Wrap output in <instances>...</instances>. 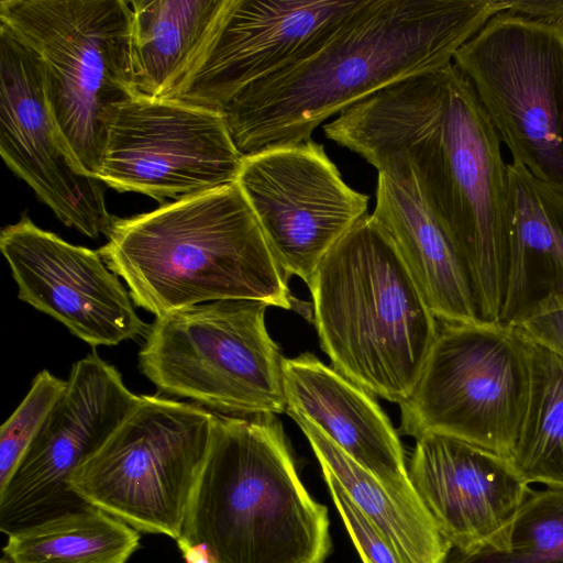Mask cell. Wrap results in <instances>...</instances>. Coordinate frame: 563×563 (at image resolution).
<instances>
[{
	"label": "cell",
	"mask_w": 563,
	"mask_h": 563,
	"mask_svg": "<svg viewBox=\"0 0 563 563\" xmlns=\"http://www.w3.org/2000/svg\"><path fill=\"white\" fill-rule=\"evenodd\" d=\"M139 96L174 99L203 55L227 0H131Z\"/></svg>",
	"instance_id": "21"
},
{
	"label": "cell",
	"mask_w": 563,
	"mask_h": 563,
	"mask_svg": "<svg viewBox=\"0 0 563 563\" xmlns=\"http://www.w3.org/2000/svg\"><path fill=\"white\" fill-rule=\"evenodd\" d=\"M214 418V412L197 404L143 395L111 437L73 473L69 488L137 531L177 540Z\"/></svg>",
	"instance_id": "8"
},
{
	"label": "cell",
	"mask_w": 563,
	"mask_h": 563,
	"mask_svg": "<svg viewBox=\"0 0 563 563\" xmlns=\"http://www.w3.org/2000/svg\"><path fill=\"white\" fill-rule=\"evenodd\" d=\"M0 23L38 56L49 109L82 168L98 178L109 119L139 96L130 2L1 0Z\"/></svg>",
	"instance_id": "6"
},
{
	"label": "cell",
	"mask_w": 563,
	"mask_h": 563,
	"mask_svg": "<svg viewBox=\"0 0 563 563\" xmlns=\"http://www.w3.org/2000/svg\"><path fill=\"white\" fill-rule=\"evenodd\" d=\"M66 382L11 478L0 488V530L4 534L88 505L69 488L68 481L141 397L129 390L120 372L96 352L77 361Z\"/></svg>",
	"instance_id": "13"
},
{
	"label": "cell",
	"mask_w": 563,
	"mask_h": 563,
	"mask_svg": "<svg viewBox=\"0 0 563 563\" xmlns=\"http://www.w3.org/2000/svg\"><path fill=\"white\" fill-rule=\"evenodd\" d=\"M361 0H227L176 100L217 112L244 88L320 47Z\"/></svg>",
	"instance_id": "15"
},
{
	"label": "cell",
	"mask_w": 563,
	"mask_h": 563,
	"mask_svg": "<svg viewBox=\"0 0 563 563\" xmlns=\"http://www.w3.org/2000/svg\"><path fill=\"white\" fill-rule=\"evenodd\" d=\"M505 11L547 24L563 25V0H505Z\"/></svg>",
	"instance_id": "29"
},
{
	"label": "cell",
	"mask_w": 563,
	"mask_h": 563,
	"mask_svg": "<svg viewBox=\"0 0 563 563\" xmlns=\"http://www.w3.org/2000/svg\"><path fill=\"white\" fill-rule=\"evenodd\" d=\"M366 158L401 154L457 251L479 322L499 323L506 298L512 202L500 139L453 63L390 85L323 128Z\"/></svg>",
	"instance_id": "1"
},
{
	"label": "cell",
	"mask_w": 563,
	"mask_h": 563,
	"mask_svg": "<svg viewBox=\"0 0 563 563\" xmlns=\"http://www.w3.org/2000/svg\"><path fill=\"white\" fill-rule=\"evenodd\" d=\"M505 0H361L317 49L239 92L221 111L245 156L310 140L375 92L453 63Z\"/></svg>",
	"instance_id": "2"
},
{
	"label": "cell",
	"mask_w": 563,
	"mask_h": 563,
	"mask_svg": "<svg viewBox=\"0 0 563 563\" xmlns=\"http://www.w3.org/2000/svg\"><path fill=\"white\" fill-rule=\"evenodd\" d=\"M283 379L289 417H303L389 492L421 504L398 432L371 393L309 352L284 357Z\"/></svg>",
	"instance_id": "18"
},
{
	"label": "cell",
	"mask_w": 563,
	"mask_h": 563,
	"mask_svg": "<svg viewBox=\"0 0 563 563\" xmlns=\"http://www.w3.org/2000/svg\"><path fill=\"white\" fill-rule=\"evenodd\" d=\"M0 563H13L7 555L2 554Z\"/></svg>",
	"instance_id": "30"
},
{
	"label": "cell",
	"mask_w": 563,
	"mask_h": 563,
	"mask_svg": "<svg viewBox=\"0 0 563 563\" xmlns=\"http://www.w3.org/2000/svg\"><path fill=\"white\" fill-rule=\"evenodd\" d=\"M410 483L452 550H475L512 519L531 486L509 459L451 437L416 440Z\"/></svg>",
	"instance_id": "17"
},
{
	"label": "cell",
	"mask_w": 563,
	"mask_h": 563,
	"mask_svg": "<svg viewBox=\"0 0 563 563\" xmlns=\"http://www.w3.org/2000/svg\"><path fill=\"white\" fill-rule=\"evenodd\" d=\"M7 536L13 563H126L140 548L137 530L90 505Z\"/></svg>",
	"instance_id": "23"
},
{
	"label": "cell",
	"mask_w": 563,
	"mask_h": 563,
	"mask_svg": "<svg viewBox=\"0 0 563 563\" xmlns=\"http://www.w3.org/2000/svg\"><path fill=\"white\" fill-rule=\"evenodd\" d=\"M378 170L373 218L385 230L439 323L479 322L465 266L399 153L365 158Z\"/></svg>",
	"instance_id": "19"
},
{
	"label": "cell",
	"mask_w": 563,
	"mask_h": 563,
	"mask_svg": "<svg viewBox=\"0 0 563 563\" xmlns=\"http://www.w3.org/2000/svg\"><path fill=\"white\" fill-rule=\"evenodd\" d=\"M512 202L508 285L499 324L563 309V194L507 164Z\"/></svg>",
	"instance_id": "20"
},
{
	"label": "cell",
	"mask_w": 563,
	"mask_h": 563,
	"mask_svg": "<svg viewBox=\"0 0 563 563\" xmlns=\"http://www.w3.org/2000/svg\"><path fill=\"white\" fill-rule=\"evenodd\" d=\"M299 426L321 466L353 504L393 542L407 563H446L452 551L421 504L389 492L319 428L301 416Z\"/></svg>",
	"instance_id": "22"
},
{
	"label": "cell",
	"mask_w": 563,
	"mask_h": 563,
	"mask_svg": "<svg viewBox=\"0 0 563 563\" xmlns=\"http://www.w3.org/2000/svg\"><path fill=\"white\" fill-rule=\"evenodd\" d=\"M527 345L530 390L509 460L529 485L563 488V360L530 342Z\"/></svg>",
	"instance_id": "24"
},
{
	"label": "cell",
	"mask_w": 563,
	"mask_h": 563,
	"mask_svg": "<svg viewBox=\"0 0 563 563\" xmlns=\"http://www.w3.org/2000/svg\"><path fill=\"white\" fill-rule=\"evenodd\" d=\"M512 161L563 194V25L501 11L454 55Z\"/></svg>",
	"instance_id": "10"
},
{
	"label": "cell",
	"mask_w": 563,
	"mask_h": 563,
	"mask_svg": "<svg viewBox=\"0 0 563 563\" xmlns=\"http://www.w3.org/2000/svg\"><path fill=\"white\" fill-rule=\"evenodd\" d=\"M527 342L499 323H439L421 374L399 405V432L451 437L510 459L523 422Z\"/></svg>",
	"instance_id": "9"
},
{
	"label": "cell",
	"mask_w": 563,
	"mask_h": 563,
	"mask_svg": "<svg viewBox=\"0 0 563 563\" xmlns=\"http://www.w3.org/2000/svg\"><path fill=\"white\" fill-rule=\"evenodd\" d=\"M0 153L59 221L90 239L115 217L104 189L81 166L46 99L38 56L0 23Z\"/></svg>",
	"instance_id": "14"
},
{
	"label": "cell",
	"mask_w": 563,
	"mask_h": 563,
	"mask_svg": "<svg viewBox=\"0 0 563 563\" xmlns=\"http://www.w3.org/2000/svg\"><path fill=\"white\" fill-rule=\"evenodd\" d=\"M235 183L285 277L307 286L325 254L367 214L368 196L346 185L311 139L245 155Z\"/></svg>",
	"instance_id": "12"
},
{
	"label": "cell",
	"mask_w": 563,
	"mask_h": 563,
	"mask_svg": "<svg viewBox=\"0 0 563 563\" xmlns=\"http://www.w3.org/2000/svg\"><path fill=\"white\" fill-rule=\"evenodd\" d=\"M321 471L333 504L363 563H407L393 542L353 504L334 477Z\"/></svg>",
	"instance_id": "27"
},
{
	"label": "cell",
	"mask_w": 563,
	"mask_h": 563,
	"mask_svg": "<svg viewBox=\"0 0 563 563\" xmlns=\"http://www.w3.org/2000/svg\"><path fill=\"white\" fill-rule=\"evenodd\" d=\"M267 307L217 300L156 317L139 353L140 368L161 391L219 415L283 413L284 357L266 328Z\"/></svg>",
	"instance_id": "7"
},
{
	"label": "cell",
	"mask_w": 563,
	"mask_h": 563,
	"mask_svg": "<svg viewBox=\"0 0 563 563\" xmlns=\"http://www.w3.org/2000/svg\"><path fill=\"white\" fill-rule=\"evenodd\" d=\"M0 250L19 299L89 345L113 346L146 335L150 325L98 252L66 242L27 216L1 231Z\"/></svg>",
	"instance_id": "16"
},
{
	"label": "cell",
	"mask_w": 563,
	"mask_h": 563,
	"mask_svg": "<svg viewBox=\"0 0 563 563\" xmlns=\"http://www.w3.org/2000/svg\"><path fill=\"white\" fill-rule=\"evenodd\" d=\"M66 386V380L54 376L47 369L41 371L24 399L1 426L0 488L11 478Z\"/></svg>",
	"instance_id": "26"
},
{
	"label": "cell",
	"mask_w": 563,
	"mask_h": 563,
	"mask_svg": "<svg viewBox=\"0 0 563 563\" xmlns=\"http://www.w3.org/2000/svg\"><path fill=\"white\" fill-rule=\"evenodd\" d=\"M106 235L98 253L134 305L156 317L217 300L296 302L236 183L114 218Z\"/></svg>",
	"instance_id": "4"
},
{
	"label": "cell",
	"mask_w": 563,
	"mask_h": 563,
	"mask_svg": "<svg viewBox=\"0 0 563 563\" xmlns=\"http://www.w3.org/2000/svg\"><path fill=\"white\" fill-rule=\"evenodd\" d=\"M243 157L222 113L136 96L109 119L98 179L118 191L179 200L234 184Z\"/></svg>",
	"instance_id": "11"
},
{
	"label": "cell",
	"mask_w": 563,
	"mask_h": 563,
	"mask_svg": "<svg viewBox=\"0 0 563 563\" xmlns=\"http://www.w3.org/2000/svg\"><path fill=\"white\" fill-rule=\"evenodd\" d=\"M328 507L300 479L276 415L216 413L176 543L186 563H325Z\"/></svg>",
	"instance_id": "3"
},
{
	"label": "cell",
	"mask_w": 563,
	"mask_h": 563,
	"mask_svg": "<svg viewBox=\"0 0 563 563\" xmlns=\"http://www.w3.org/2000/svg\"><path fill=\"white\" fill-rule=\"evenodd\" d=\"M446 563H563V488H532L509 523L467 552L452 550Z\"/></svg>",
	"instance_id": "25"
},
{
	"label": "cell",
	"mask_w": 563,
	"mask_h": 563,
	"mask_svg": "<svg viewBox=\"0 0 563 563\" xmlns=\"http://www.w3.org/2000/svg\"><path fill=\"white\" fill-rule=\"evenodd\" d=\"M511 329L525 341L563 360V309L539 313Z\"/></svg>",
	"instance_id": "28"
},
{
	"label": "cell",
	"mask_w": 563,
	"mask_h": 563,
	"mask_svg": "<svg viewBox=\"0 0 563 563\" xmlns=\"http://www.w3.org/2000/svg\"><path fill=\"white\" fill-rule=\"evenodd\" d=\"M308 287L320 345L332 367L372 395L404 402L439 321L372 214L325 254Z\"/></svg>",
	"instance_id": "5"
}]
</instances>
